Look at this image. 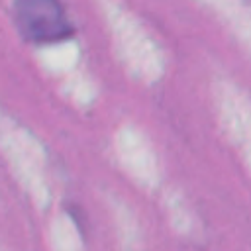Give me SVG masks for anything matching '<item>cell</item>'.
<instances>
[{
	"label": "cell",
	"instance_id": "1",
	"mask_svg": "<svg viewBox=\"0 0 251 251\" xmlns=\"http://www.w3.org/2000/svg\"><path fill=\"white\" fill-rule=\"evenodd\" d=\"M14 18L20 33L37 45L61 43L75 33L61 0H14Z\"/></svg>",
	"mask_w": 251,
	"mask_h": 251
}]
</instances>
